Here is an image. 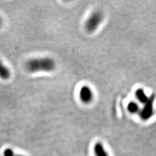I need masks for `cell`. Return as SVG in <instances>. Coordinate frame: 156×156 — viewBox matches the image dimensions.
Returning a JSON list of instances; mask_svg holds the SVG:
<instances>
[{
    "mask_svg": "<svg viewBox=\"0 0 156 156\" xmlns=\"http://www.w3.org/2000/svg\"><path fill=\"white\" fill-rule=\"evenodd\" d=\"M26 68L29 72H51L55 70V63L50 57L33 58L27 61Z\"/></svg>",
    "mask_w": 156,
    "mask_h": 156,
    "instance_id": "1",
    "label": "cell"
},
{
    "mask_svg": "<svg viewBox=\"0 0 156 156\" xmlns=\"http://www.w3.org/2000/svg\"><path fill=\"white\" fill-rule=\"evenodd\" d=\"M102 20H103V14L100 11L94 12L87 19L85 23L86 30L89 33L94 31L99 26Z\"/></svg>",
    "mask_w": 156,
    "mask_h": 156,
    "instance_id": "2",
    "label": "cell"
},
{
    "mask_svg": "<svg viewBox=\"0 0 156 156\" xmlns=\"http://www.w3.org/2000/svg\"><path fill=\"white\" fill-rule=\"evenodd\" d=\"M154 101V96H152L145 103V106L143 111H141V117L144 120L149 119L152 116L153 112V103Z\"/></svg>",
    "mask_w": 156,
    "mask_h": 156,
    "instance_id": "3",
    "label": "cell"
},
{
    "mask_svg": "<svg viewBox=\"0 0 156 156\" xmlns=\"http://www.w3.org/2000/svg\"><path fill=\"white\" fill-rule=\"evenodd\" d=\"M80 96L81 100L85 104H89L93 98V94L91 89L88 86L81 87L80 92Z\"/></svg>",
    "mask_w": 156,
    "mask_h": 156,
    "instance_id": "4",
    "label": "cell"
},
{
    "mask_svg": "<svg viewBox=\"0 0 156 156\" xmlns=\"http://www.w3.org/2000/svg\"><path fill=\"white\" fill-rule=\"evenodd\" d=\"M94 152L95 156H109L103 144L100 142L95 144L94 146Z\"/></svg>",
    "mask_w": 156,
    "mask_h": 156,
    "instance_id": "5",
    "label": "cell"
},
{
    "mask_svg": "<svg viewBox=\"0 0 156 156\" xmlns=\"http://www.w3.org/2000/svg\"><path fill=\"white\" fill-rule=\"evenodd\" d=\"M11 76V72L7 66H5L0 61V77L3 80H7Z\"/></svg>",
    "mask_w": 156,
    "mask_h": 156,
    "instance_id": "6",
    "label": "cell"
},
{
    "mask_svg": "<svg viewBox=\"0 0 156 156\" xmlns=\"http://www.w3.org/2000/svg\"><path fill=\"white\" fill-rule=\"evenodd\" d=\"M136 96L139 100L142 103H146L148 100V97L146 96L144 92L142 89H139L136 91Z\"/></svg>",
    "mask_w": 156,
    "mask_h": 156,
    "instance_id": "7",
    "label": "cell"
},
{
    "mask_svg": "<svg viewBox=\"0 0 156 156\" xmlns=\"http://www.w3.org/2000/svg\"><path fill=\"white\" fill-rule=\"evenodd\" d=\"M3 156H24L23 155L15 154L11 148H6L3 151Z\"/></svg>",
    "mask_w": 156,
    "mask_h": 156,
    "instance_id": "8",
    "label": "cell"
},
{
    "mask_svg": "<svg viewBox=\"0 0 156 156\" xmlns=\"http://www.w3.org/2000/svg\"><path fill=\"white\" fill-rule=\"evenodd\" d=\"M128 109L131 113H135L138 110V106L134 102H131L128 104Z\"/></svg>",
    "mask_w": 156,
    "mask_h": 156,
    "instance_id": "9",
    "label": "cell"
},
{
    "mask_svg": "<svg viewBox=\"0 0 156 156\" xmlns=\"http://www.w3.org/2000/svg\"><path fill=\"white\" fill-rule=\"evenodd\" d=\"M2 23V19L1 17H0V26H1Z\"/></svg>",
    "mask_w": 156,
    "mask_h": 156,
    "instance_id": "10",
    "label": "cell"
}]
</instances>
